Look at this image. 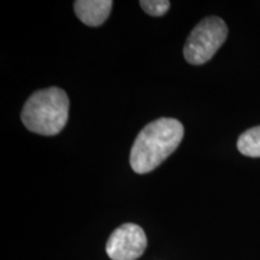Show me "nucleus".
Segmentation results:
<instances>
[{"label":"nucleus","mask_w":260,"mask_h":260,"mask_svg":"<svg viewBox=\"0 0 260 260\" xmlns=\"http://www.w3.org/2000/svg\"><path fill=\"white\" fill-rule=\"evenodd\" d=\"M112 5L111 0H76L74 10L82 23L88 27H99L109 18Z\"/></svg>","instance_id":"nucleus-5"},{"label":"nucleus","mask_w":260,"mask_h":260,"mask_svg":"<svg viewBox=\"0 0 260 260\" xmlns=\"http://www.w3.org/2000/svg\"><path fill=\"white\" fill-rule=\"evenodd\" d=\"M237 149L246 157L260 158V125L246 130L240 135Z\"/></svg>","instance_id":"nucleus-6"},{"label":"nucleus","mask_w":260,"mask_h":260,"mask_svg":"<svg viewBox=\"0 0 260 260\" xmlns=\"http://www.w3.org/2000/svg\"><path fill=\"white\" fill-rule=\"evenodd\" d=\"M228 38L225 22L217 16L204 18L195 25L184 45V59L189 64L207 63Z\"/></svg>","instance_id":"nucleus-3"},{"label":"nucleus","mask_w":260,"mask_h":260,"mask_svg":"<svg viewBox=\"0 0 260 260\" xmlns=\"http://www.w3.org/2000/svg\"><path fill=\"white\" fill-rule=\"evenodd\" d=\"M69 96L58 87L37 90L22 110V122L31 133L45 136L59 134L69 118Z\"/></svg>","instance_id":"nucleus-2"},{"label":"nucleus","mask_w":260,"mask_h":260,"mask_svg":"<svg viewBox=\"0 0 260 260\" xmlns=\"http://www.w3.org/2000/svg\"><path fill=\"white\" fill-rule=\"evenodd\" d=\"M170 2L168 0H141L140 6L142 10L153 17H160L164 16L170 9Z\"/></svg>","instance_id":"nucleus-7"},{"label":"nucleus","mask_w":260,"mask_h":260,"mask_svg":"<svg viewBox=\"0 0 260 260\" xmlns=\"http://www.w3.org/2000/svg\"><path fill=\"white\" fill-rule=\"evenodd\" d=\"M183 135V125L175 118H159L148 123L133 144L130 167L136 174L153 171L176 151Z\"/></svg>","instance_id":"nucleus-1"},{"label":"nucleus","mask_w":260,"mask_h":260,"mask_svg":"<svg viewBox=\"0 0 260 260\" xmlns=\"http://www.w3.org/2000/svg\"><path fill=\"white\" fill-rule=\"evenodd\" d=\"M147 237L141 226L126 223L111 234L106 243V253L112 260H136L144 254Z\"/></svg>","instance_id":"nucleus-4"}]
</instances>
